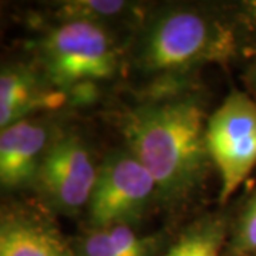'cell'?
I'll return each instance as SVG.
<instances>
[{
    "instance_id": "obj_1",
    "label": "cell",
    "mask_w": 256,
    "mask_h": 256,
    "mask_svg": "<svg viewBox=\"0 0 256 256\" xmlns=\"http://www.w3.org/2000/svg\"><path fill=\"white\" fill-rule=\"evenodd\" d=\"M204 106L191 94L144 101L122 120L126 146L152 175L158 200L176 205L201 185L210 156Z\"/></svg>"
},
{
    "instance_id": "obj_2",
    "label": "cell",
    "mask_w": 256,
    "mask_h": 256,
    "mask_svg": "<svg viewBox=\"0 0 256 256\" xmlns=\"http://www.w3.org/2000/svg\"><path fill=\"white\" fill-rule=\"evenodd\" d=\"M235 48L234 30L220 18L198 8L171 6L141 20L131 54L140 72L171 77L224 63Z\"/></svg>"
},
{
    "instance_id": "obj_3",
    "label": "cell",
    "mask_w": 256,
    "mask_h": 256,
    "mask_svg": "<svg viewBox=\"0 0 256 256\" xmlns=\"http://www.w3.org/2000/svg\"><path fill=\"white\" fill-rule=\"evenodd\" d=\"M120 54L110 28L90 22H60L36 43L38 70L54 88L76 98L90 97L96 82L111 80Z\"/></svg>"
},
{
    "instance_id": "obj_4",
    "label": "cell",
    "mask_w": 256,
    "mask_h": 256,
    "mask_svg": "<svg viewBox=\"0 0 256 256\" xmlns=\"http://www.w3.org/2000/svg\"><path fill=\"white\" fill-rule=\"evenodd\" d=\"M154 200H158V188L150 171L127 146L114 150L100 162L86 208L87 225L92 229L132 226Z\"/></svg>"
},
{
    "instance_id": "obj_5",
    "label": "cell",
    "mask_w": 256,
    "mask_h": 256,
    "mask_svg": "<svg viewBox=\"0 0 256 256\" xmlns=\"http://www.w3.org/2000/svg\"><path fill=\"white\" fill-rule=\"evenodd\" d=\"M206 146L220 176V202L246 180L256 165V102L232 90L208 117Z\"/></svg>"
},
{
    "instance_id": "obj_6",
    "label": "cell",
    "mask_w": 256,
    "mask_h": 256,
    "mask_svg": "<svg viewBox=\"0 0 256 256\" xmlns=\"http://www.w3.org/2000/svg\"><path fill=\"white\" fill-rule=\"evenodd\" d=\"M100 165L76 132L56 134L38 166L33 186L50 210L76 215L87 208Z\"/></svg>"
},
{
    "instance_id": "obj_7",
    "label": "cell",
    "mask_w": 256,
    "mask_h": 256,
    "mask_svg": "<svg viewBox=\"0 0 256 256\" xmlns=\"http://www.w3.org/2000/svg\"><path fill=\"white\" fill-rule=\"evenodd\" d=\"M53 132L43 121L24 118L0 132V182L3 190L33 186Z\"/></svg>"
},
{
    "instance_id": "obj_8",
    "label": "cell",
    "mask_w": 256,
    "mask_h": 256,
    "mask_svg": "<svg viewBox=\"0 0 256 256\" xmlns=\"http://www.w3.org/2000/svg\"><path fill=\"white\" fill-rule=\"evenodd\" d=\"M70 96L54 88L36 67L3 66L0 74V130L40 108H58Z\"/></svg>"
},
{
    "instance_id": "obj_9",
    "label": "cell",
    "mask_w": 256,
    "mask_h": 256,
    "mask_svg": "<svg viewBox=\"0 0 256 256\" xmlns=\"http://www.w3.org/2000/svg\"><path fill=\"white\" fill-rule=\"evenodd\" d=\"M0 256H77L63 235L48 222L26 210L3 212Z\"/></svg>"
},
{
    "instance_id": "obj_10",
    "label": "cell",
    "mask_w": 256,
    "mask_h": 256,
    "mask_svg": "<svg viewBox=\"0 0 256 256\" xmlns=\"http://www.w3.org/2000/svg\"><path fill=\"white\" fill-rule=\"evenodd\" d=\"M156 239L141 236L130 225L92 229L76 240L77 256H154Z\"/></svg>"
},
{
    "instance_id": "obj_11",
    "label": "cell",
    "mask_w": 256,
    "mask_h": 256,
    "mask_svg": "<svg viewBox=\"0 0 256 256\" xmlns=\"http://www.w3.org/2000/svg\"><path fill=\"white\" fill-rule=\"evenodd\" d=\"M226 236L228 222L225 216H205L185 229L164 256H220Z\"/></svg>"
},
{
    "instance_id": "obj_12",
    "label": "cell",
    "mask_w": 256,
    "mask_h": 256,
    "mask_svg": "<svg viewBox=\"0 0 256 256\" xmlns=\"http://www.w3.org/2000/svg\"><path fill=\"white\" fill-rule=\"evenodd\" d=\"M137 6L121 0H70L54 8V18L60 22H90L110 28L111 22L137 16Z\"/></svg>"
},
{
    "instance_id": "obj_13",
    "label": "cell",
    "mask_w": 256,
    "mask_h": 256,
    "mask_svg": "<svg viewBox=\"0 0 256 256\" xmlns=\"http://www.w3.org/2000/svg\"><path fill=\"white\" fill-rule=\"evenodd\" d=\"M228 252L230 256H256V192L232 229Z\"/></svg>"
},
{
    "instance_id": "obj_14",
    "label": "cell",
    "mask_w": 256,
    "mask_h": 256,
    "mask_svg": "<svg viewBox=\"0 0 256 256\" xmlns=\"http://www.w3.org/2000/svg\"><path fill=\"white\" fill-rule=\"evenodd\" d=\"M249 82H250V86H252V88L256 94V64L252 67V70L249 73Z\"/></svg>"
}]
</instances>
